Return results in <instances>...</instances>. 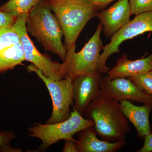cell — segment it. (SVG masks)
<instances>
[{
  "mask_svg": "<svg viewBox=\"0 0 152 152\" xmlns=\"http://www.w3.org/2000/svg\"><path fill=\"white\" fill-rule=\"evenodd\" d=\"M76 142L70 140H65L63 147V152H78Z\"/></svg>",
  "mask_w": 152,
  "mask_h": 152,
  "instance_id": "22",
  "label": "cell"
},
{
  "mask_svg": "<svg viewBox=\"0 0 152 152\" xmlns=\"http://www.w3.org/2000/svg\"><path fill=\"white\" fill-rule=\"evenodd\" d=\"M25 61L18 34L12 27L0 29V73L12 70Z\"/></svg>",
  "mask_w": 152,
  "mask_h": 152,
  "instance_id": "10",
  "label": "cell"
},
{
  "mask_svg": "<svg viewBox=\"0 0 152 152\" xmlns=\"http://www.w3.org/2000/svg\"><path fill=\"white\" fill-rule=\"evenodd\" d=\"M152 31V12L139 14L112 36L110 42L103 48L100 56L98 71L105 74L110 70L106 66L107 60L111 55L120 53L119 46L124 41L133 39L147 32Z\"/></svg>",
  "mask_w": 152,
  "mask_h": 152,
  "instance_id": "8",
  "label": "cell"
},
{
  "mask_svg": "<svg viewBox=\"0 0 152 152\" xmlns=\"http://www.w3.org/2000/svg\"><path fill=\"white\" fill-rule=\"evenodd\" d=\"M94 125L93 121L86 119L74 109L73 111L71 112L69 118L61 122L50 124L34 123L28 129V135L42 141L39 151L43 152L61 140L77 142L73 138L76 134Z\"/></svg>",
  "mask_w": 152,
  "mask_h": 152,
  "instance_id": "4",
  "label": "cell"
},
{
  "mask_svg": "<svg viewBox=\"0 0 152 152\" xmlns=\"http://www.w3.org/2000/svg\"><path fill=\"white\" fill-rule=\"evenodd\" d=\"M129 78L140 88L152 96V70L133 75Z\"/></svg>",
  "mask_w": 152,
  "mask_h": 152,
  "instance_id": "17",
  "label": "cell"
},
{
  "mask_svg": "<svg viewBox=\"0 0 152 152\" xmlns=\"http://www.w3.org/2000/svg\"><path fill=\"white\" fill-rule=\"evenodd\" d=\"M41 0H9L0 7V11L18 16L28 14Z\"/></svg>",
  "mask_w": 152,
  "mask_h": 152,
  "instance_id": "16",
  "label": "cell"
},
{
  "mask_svg": "<svg viewBox=\"0 0 152 152\" xmlns=\"http://www.w3.org/2000/svg\"><path fill=\"white\" fill-rule=\"evenodd\" d=\"M131 15L129 0H119L109 8L98 12L96 17L103 26L104 34L110 38L130 21Z\"/></svg>",
  "mask_w": 152,
  "mask_h": 152,
  "instance_id": "12",
  "label": "cell"
},
{
  "mask_svg": "<svg viewBox=\"0 0 152 152\" xmlns=\"http://www.w3.org/2000/svg\"><path fill=\"white\" fill-rule=\"evenodd\" d=\"M26 27L46 50L65 61L67 51L62 42V28L47 0H41L28 14Z\"/></svg>",
  "mask_w": 152,
  "mask_h": 152,
  "instance_id": "2",
  "label": "cell"
},
{
  "mask_svg": "<svg viewBox=\"0 0 152 152\" xmlns=\"http://www.w3.org/2000/svg\"><path fill=\"white\" fill-rule=\"evenodd\" d=\"M94 126L86 128L77 133L76 145L78 152H115L126 144V141L108 142L97 137Z\"/></svg>",
  "mask_w": 152,
  "mask_h": 152,
  "instance_id": "13",
  "label": "cell"
},
{
  "mask_svg": "<svg viewBox=\"0 0 152 152\" xmlns=\"http://www.w3.org/2000/svg\"><path fill=\"white\" fill-rule=\"evenodd\" d=\"M28 14L19 15L12 27L18 34L23 45L25 61L32 63L43 74L54 80L64 78L63 64L53 61L46 55L42 54L28 36L26 27Z\"/></svg>",
  "mask_w": 152,
  "mask_h": 152,
  "instance_id": "7",
  "label": "cell"
},
{
  "mask_svg": "<svg viewBox=\"0 0 152 152\" xmlns=\"http://www.w3.org/2000/svg\"><path fill=\"white\" fill-rule=\"evenodd\" d=\"M99 72L76 77L72 80L74 109L83 116L87 107L94 101L102 96L99 86Z\"/></svg>",
  "mask_w": 152,
  "mask_h": 152,
  "instance_id": "11",
  "label": "cell"
},
{
  "mask_svg": "<svg viewBox=\"0 0 152 152\" xmlns=\"http://www.w3.org/2000/svg\"><path fill=\"white\" fill-rule=\"evenodd\" d=\"M61 26L66 51L76 47L77 39L88 22L99 10L92 0H47Z\"/></svg>",
  "mask_w": 152,
  "mask_h": 152,
  "instance_id": "3",
  "label": "cell"
},
{
  "mask_svg": "<svg viewBox=\"0 0 152 152\" xmlns=\"http://www.w3.org/2000/svg\"><path fill=\"white\" fill-rule=\"evenodd\" d=\"M118 105L123 115L136 128L138 137L143 139L145 136L151 133L149 115L152 111V104L137 106L130 101L124 100L119 102Z\"/></svg>",
  "mask_w": 152,
  "mask_h": 152,
  "instance_id": "14",
  "label": "cell"
},
{
  "mask_svg": "<svg viewBox=\"0 0 152 152\" xmlns=\"http://www.w3.org/2000/svg\"><path fill=\"white\" fill-rule=\"evenodd\" d=\"M99 86L102 96L117 102L135 101L144 104H152V96L140 88L129 78L118 77L111 80L101 75Z\"/></svg>",
  "mask_w": 152,
  "mask_h": 152,
  "instance_id": "9",
  "label": "cell"
},
{
  "mask_svg": "<svg viewBox=\"0 0 152 152\" xmlns=\"http://www.w3.org/2000/svg\"><path fill=\"white\" fill-rule=\"evenodd\" d=\"M27 70L37 74L45 85L50 95L53 111L46 124L61 122L69 118L71 115L70 107L74 102L72 80L69 78L58 80L49 79L33 64L28 66Z\"/></svg>",
  "mask_w": 152,
  "mask_h": 152,
  "instance_id": "6",
  "label": "cell"
},
{
  "mask_svg": "<svg viewBox=\"0 0 152 152\" xmlns=\"http://www.w3.org/2000/svg\"><path fill=\"white\" fill-rule=\"evenodd\" d=\"M145 142L142 148L137 151L138 152H152V134L150 133L145 136L144 137Z\"/></svg>",
  "mask_w": 152,
  "mask_h": 152,
  "instance_id": "21",
  "label": "cell"
},
{
  "mask_svg": "<svg viewBox=\"0 0 152 152\" xmlns=\"http://www.w3.org/2000/svg\"><path fill=\"white\" fill-rule=\"evenodd\" d=\"M95 4L96 5L99 10L106 8L109 4L115 0H92Z\"/></svg>",
  "mask_w": 152,
  "mask_h": 152,
  "instance_id": "23",
  "label": "cell"
},
{
  "mask_svg": "<svg viewBox=\"0 0 152 152\" xmlns=\"http://www.w3.org/2000/svg\"><path fill=\"white\" fill-rule=\"evenodd\" d=\"M17 137L12 131L2 130L0 129V152H16L17 149L10 146L11 142Z\"/></svg>",
  "mask_w": 152,
  "mask_h": 152,
  "instance_id": "18",
  "label": "cell"
},
{
  "mask_svg": "<svg viewBox=\"0 0 152 152\" xmlns=\"http://www.w3.org/2000/svg\"><path fill=\"white\" fill-rule=\"evenodd\" d=\"M17 17L12 14L0 11V29L12 27Z\"/></svg>",
  "mask_w": 152,
  "mask_h": 152,
  "instance_id": "20",
  "label": "cell"
},
{
  "mask_svg": "<svg viewBox=\"0 0 152 152\" xmlns=\"http://www.w3.org/2000/svg\"><path fill=\"white\" fill-rule=\"evenodd\" d=\"M83 116L94 122L97 135L106 141H125L126 134L130 130L127 119L120 110L118 102L102 96L89 104Z\"/></svg>",
  "mask_w": 152,
  "mask_h": 152,
  "instance_id": "1",
  "label": "cell"
},
{
  "mask_svg": "<svg viewBox=\"0 0 152 152\" xmlns=\"http://www.w3.org/2000/svg\"><path fill=\"white\" fill-rule=\"evenodd\" d=\"M152 70V53L145 58L129 60L126 54L117 60L113 68L108 71V77L113 79L118 77L129 78L133 75L147 72Z\"/></svg>",
  "mask_w": 152,
  "mask_h": 152,
  "instance_id": "15",
  "label": "cell"
},
{
  "mask_svg": "<svg viewBox=\"0 0 152 152\" xmlns=\"http://www.w3.org/2000/svg\"><path fill=\"white\" fill-rule=\"evenodd\" d=\"M103 28L100 23L94 35L80 51L76 53V47L67 50L66 59L62 63L64 78L73 80L81 75L99 72L100 52L104 47L100 38Z\"/></svg>",
  "mask_w": 152,
  "mask_h": 152,
  "instance_id": "5",
  "label": "cell"
},
{
  "mask_svg": "<svg viewBox=\"0 0 152 152\" xmlns=\"http://www.w3.org/2000/svg\"><path fill=\"white\" fill-rule=\"evenodd\" d=\"M132 15L152 12V0H129Z\"/></svg>",
  "mask_w": 152,
  "mask_h": 152,
  "instance_id": "19",
  "label": "cell"
}]
</instances>
